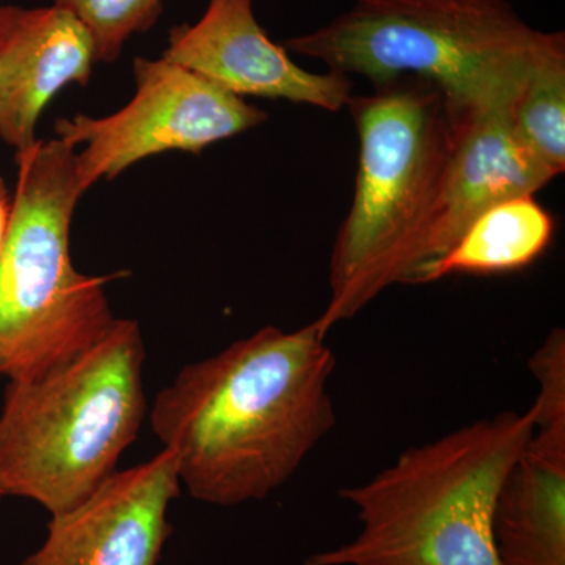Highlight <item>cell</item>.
<instances>
[{
  "label": "cell",
  "instance_id": "6da1fadb",
  "mask_svg": "<svg viewBox=\"0 0 565 565\" xmlns=\"http://www.w3.org/2000/svg\"><path fill=\"white\" fill-rule=\"evenodd\" d=\"M326 337L316 321L294 332L263 327L185 364L158 393L151 430L192 498L222 508L262 501L332 433L337 362Z\"/></svg>",
  "mask_w": 565,
  "mask_h": 565
},
{
  "label": "cell",
  "instance_id": "7a4b0ae2",
  "mask_svg": "<svg viewBox=\"0 0 565 565\" xmlns=\"http://www.w3.org/2000/svg\"><path fill=\"white\" fill-rule=\"evenodd\" d=\"M534 434L533 412H503L412 446L340 497L356 511L352 541L305 565H501L494 501Z\"/></svg>",
  "mask_w": 565,
  "mask_h": 565
},
{
  "label": "cell",
  "instance_id": "3957f363",
  "mask_svg": "<svg viewBox=\"0 0 565 565\" xmlns=\"http://www.w3.org/2000/svg\"><path fill=\"white\" fill-rule=\"evenodd\" d=\"M143 334L134 319L68 363L10 381L0 411V493L52 515L90 498L117 473L147 416Z\"/></svg>",
  "mask_w": 565,
  "mask_h": 565
},
{
  "label": "cell",
  "instance_id": "277c9868",
  "mask_svg": "<svg viewBox=\"0 0 565 565\" xmlns=\"http://www.w3.org/2000/svg\"><path fill=\"white\" fill-rule=\"evenodd\" d=\"M360 154L351 210L330 258L323 334L396 282H408L437 199L455 121L444 93L415 77L374 85L348 103Z\"/></svg>",
  "mask_w": 565,
  "mask_h": 565
},
{
  "label": "cell",
  "instance_id": "5b68a950",
  "mask_svg": "<svg viewBox=\"0 0 565 565\" xmlns=\"http://www.w3.org/2000/svg\"><path fill=\"white\" fill-rule=\"evenodd\" d=\"M282 46L374 85L427 82L456 115L515 96L537 63L565 50V36L527 24L509 0H356Z\"/></svg>",
  "mask_w": 565,
  "mask_h": 565
},
{
  "label": "cell",
  "instance_id": "8992f818",
  "mask_svg": "<svg viewBox=\"0 0 565 565\" xmlns=\"http://www.w3.org/2000/svg\"><path fill=\"white\" fill-rule=\"evenodd\" d=\"M74 150L55 137L17 152V193L0 253V379L9 382L76 359L117 319L109 278L82 274L71 259V221L84 193Z\"/></svg>",
  "mask_w": 565,
  "mask_h": 565
},
{
  "label": "cell",
  "instance_id": "52a82bcc",
  "mask_svg": "<svg viewBox=\"0 0 565 565\" xmlns=\"http://www.w3.org/2000/svg\"><path fill=\"white\" fill-rule=\"evenodd\" d=\"M137 92L132 102L109 117L77 114L55 125L57 139L76 152L82 191L114 180L128 167L166 151L200 152L267 120L258 107L223 90L206 77L159 58L134 62Z\"/></svg>",
  "mask_w": 565,
  "mask_h": 565
},
{
  "label": "cell",
  "instance_id": "ba28073f",
  "mask_svg": "<svg viewBox=\"0 0 565 565\" xmlns=\"http://www.w3.org/2000/svg\"><path fill=\"white\" fill-rule=\"evenodd\" d=\"M180 494L177 460L163 448L52 515L43 544L20 565H159L173 530L170 504Z\"/></svg>",
  "mask_w": 565,
  "mask_h": 565
},
{
  "label": "cell",
  "instance_id": "9c48e42d",
  "mask_svg": "<svg viewBox=\"0 0 565 565\" xmlns=\"http://www.w3.org/2000/svg\"><path fill=\"white\" fill-rule=\"evenodd\" d=\"M166 61L241 96L286 99L329 111L348 107L352 77L311 73L274 43L253 13V0H210L202 20L170 32Z\"/></svg>",
  "mask_w": 565,
  "mask_h": 565
},
{
  "label": "cell",
  "instance_id": "30bf717a",
  "mask_svg": "<svg viewBox=\"0 0 565 565\" xmlns=\"http://www.w3.org/2000/svg\"><path fill=\"white\" fill-rule=\"evenodd\" d=\"M512 99L514 96L481 109L451 114V151L419 239L412 277L424 264L448 252L490 207L516 196L535 195L556 178L515 136L509 115Z\"/></svg>",
  "mask_w": 565,
  "mask_h": 565
},
{
  "label": "cell",
  "instance_id": "8fae6325",
  "mask_svg": "<svg viewBox=\"0 0 565 565\" xmlns=\"http://www.w3.org/2000/svg\"><path fill=\"white\" fill-rule=\"evenodd\" d=\"M95 63V41L68 10L0 7V139L32 148L47 104L71 82L87 85Z\"/></svg>",
  "mask_w": 565,
  "mask_h": 565
},
{
  "label": "cell",
  "instance_id": "7c38bea8",
  "mask_svg": "<svg viewBox=\"0 0 565 565\" xmlns=\"http://www.w3.org/2000/svg\"><path fill=\"white\" fill-rule=\"evenodd\" d=\"M501 565H565V445L531 437L494 501Z\"/></svg>",
  "mask_w": 565,
  "mask_h": 565
},
{
  "label": "cell",
  "instance_id": "4fadbf2b",
  "mask_svg": "<svg viewBox=\"0 0 565 565\" xmlns=\"http://www.w3.org/2000/svg\"><path fill=\"white\" fill-rule=\"evenodd\" d=\"M553 234L555 221L535 195L505 200L479 215L448 252L416 270L411 282L422 285L451 275L487 277L525 269L544 255Z\"/></svg>",
  "mask_w": 565,
  "mask_h": 565
},
{
  "label": "cell",
  "instance_id": "5bb4252c",
  "mask_svg": "<svg viewBox=\"0 0 565 565\" xmlns=\"http://www.w3.org/2000/svg\"><path fill=\"white\" fill-rule=\"evenodd\" d=\"M512 128L555 177L565 170V50L537 63L511 103Z\"/></svg>",
  "mask_w": 565,
  "mask_h": 565
},
{
  "label": "cell",
  "instance_id": "9a60e30c",
  "mask_svg": "<svg viewBox=\"0 0 565 565\" xmlns=\"http://www.w3.org/2000/svg\"><path fill=\"white\" fill-rule=\"evenodd\" d=\"M68 10L90 32L96 62L110 63L120 57L132 35L147 32L158 21L162 0H54Z\"/></svg>",
  "mask_w": 565,
  "mask_h": 565
},
{
  "label": "cell",
  "instance_id": "2e32d148",
  "mask_svg": "<svg viewBox=\"0 0 565 565\" xmlns=\"http://www.w3.org/2000/svg\"><path fill=\"white\" fill-rule=\"evenodd\" d=\"M537 379L539 392L531 405L534 435L565 440V332L555 327L527 362Z\"/></svg>",
  "mask_w": 565,
  "mask_h": 565
},
{
  "label": "cell",
  "instance_id": "e0dca14e",
  "mask_svg": "<svg viewBox=\"0 0 565 565\" xmlns=\"http://www.w3.org/2000/svg\"><path fill=\"white\" fill-rule=\"evenodd\" d=\"M11 221V202L6 182L0 178V253L6 245Z\"/></svg>",
  "mask_w": 565,
  "mask_h": 565
},
{
  "label": "cell",
  "instance_id": "ac0fdd59",
  "mask_svg": "<svg viewBox=\"0 0 565 565\" xmlns=\"http://www.w3.org/2000/svg\"><path fill=\"white\" fill-rule=\"evenodd\" d=\"M2 498H3V497H2V493H0V501H2Z\"/></svg>",
  "mask_w": 565,
  "mask_h": 565
}]
</instances>
